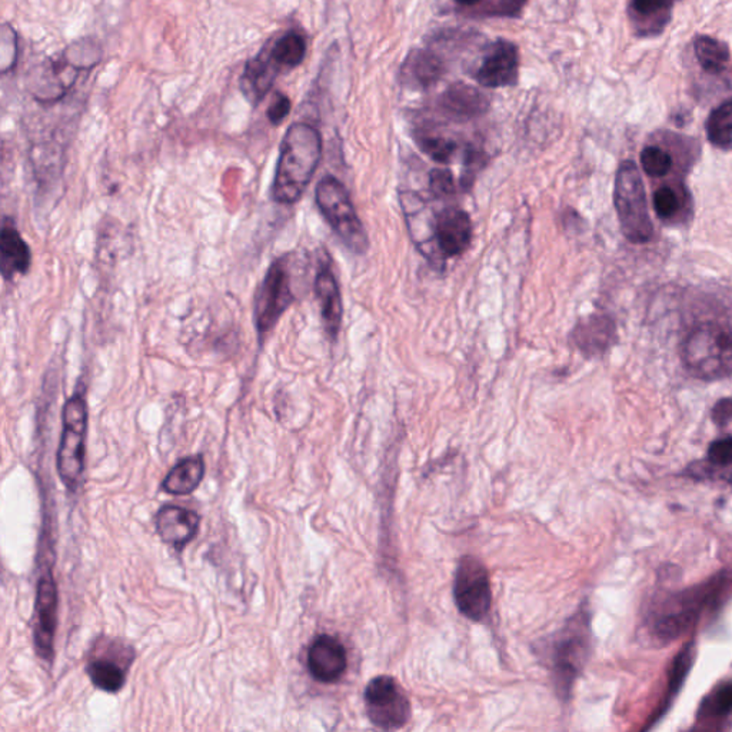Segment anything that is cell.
<instances>
[{
    "label": "cell",
    "mask_w": 732,
    "mask_h": 732,
    "mask_svg": "<svg viewBox=\"0 0 732 732\" xmlns=\"http://www.w3.org/2000/svg\"><path fill=\"white\" fill-rule=\"evenodd\" d=\"M205 475V463L202 456H189L172 468L165 478L162 489L171 495L192 494L200 487Z\"/></svg>",
    "instance_id": "obj_22"
},
{
    "label": "cell",
    "mask_w": 732,
    "mask_h": 732,
    "mask_svg": "<svg viewBox=\"0 0 732 732\" xmlns=\"http://www.w3.org/2000/svg\"><path fill=\"white\" fill-rule=\"evenodd\" d=\"M707 135L710 142L719 148L732 145V99L719 105L707 121Z\"/></svg>",
    "instance_id": "obj_27"
},
{
    "label": "cell",
    "mask_w": 732,
    "mask_h": 732,
    "mask_svg": "<svg viewBox=\"0 0 732 732\" xmlns=\"http://www.w3.org/2000/svg\"><path fill=\"white\" fill-rule=\"evenodd\" d=\"M518 72V47L506 40H498L481 64L477 79L481 85L494 89L516 83Z\"/></svg>",
    "instance_id": "obj_14"
},
{
    "label": "cell",
    "mask_w": 732,
    "mask_h": 732,
    "mask_svg": "<svg viewBox=\"0 0 732 732\" xmlns=\"http://www.w3.org/2000/svg\"><path fill=\"white\" fill-rule=\"evenodd\" d=\"M404 72L406 79L418 88H430L442 78L445 72L441 57L430 50H415L409 55Z\"/></svg>",
    "instance_id": "obj_23"
},
{
    "label": "cell",
    "mask_w": 732,
    "mask_h": 732,
    "mask_svg": "<svg viewBox=\"0 0 732 732\" xmlns=\"http://www.w3.org/2000/svg\"><path fill=\"white\" fill-rule=\"evenodd\" d=\"M442 111L456 121H470L489 109L487 95L466 83H455L445 90L439 100Z\"/></svg>",
    "instance_id": "obj_19"
},
{
    "label": "cell",
    "mask_w": 732,
    "mask_h": 732,
    "mask_svg": "<svg viewBox=\"0 0 732 732\" xmlns=\"http://www.w3.org/2000/svg\"><path fill=\"white\" fill-rule=\"evenodd\" d=\"M694 660H695V643L691 641V643H686L685 647L679 651L678 655L674 658L671 671H669L668 691H667L662 707L660 708V711H658L655 719H661L665 711L671 707L672 701L678 695L679 690L683 688L686 677H688L691 668H693Z\"/></svg>",
    "instance_id": "obj_24"
},
{
    "label": "cell",
    "mask_w": 732,
    "mask_h": 732,
    "mask_svg": "<svg viewBox=\"0 0 732 732\" xmlns=\"http://www.w3.org/2000/svg\"><path fill=\"white\" fill-rule=\"evenodd\" d=\"M472 235L471 217L461 208H444L435 217L434 239L442 260L463 255Z\"/></svg>",
    "instance_id": "obj_12"
},
{
    "label": "cell",
    "mask_w": 732,
    "mask_h": 732,
    "mask_svg": "<svg viewBox=\"0 0 732 732\" xmlns=\"http://www.w3.org/2000/svg\"><path fill=\"white\" fill-rule=\"evenodd\" d=\"M641 165L645 174L652 178H662L671 171L672 157L658 146H648L641 153Z\"/></svg>",
    "instance_id": "obj_30"
},
{
    "label": "cell",
    "mask_w": 732,
    "mask_h": 732,
    "mask_svg": "<svg viewBox=\"0 0 732 732\" xmlns=\"http://www.w3.org/2000/svg\"><path fill=\"white\" fill-rule=\"evenodd\" d=\"M200 515L178 505H165L157 515V531L165 544L182 551L196 537Z\"/></svg>",
    "instance_id": "obj_16"
},
{
    "label": "cell",
    "mask_w": 732,
    "mask_h": 732,
    "mask_svg": "<svg viewBox=\"0 0 732 732\" xmlns=\"http://www.w3.org/2000/svg\"><path fill=\"white\" fill-rule=\"evenodd\" d=\"M61 444L57 449V472L64 487L76 492L85 472V442L88 405L82 394H76L64 406Z\"/></svg>",
    "instance_id": "obj_4"
},
{
    "label": "cell",
    "mask_w": 732,
    "mask_h": 732,
    "mask_svg": "<svg viewBox=\"0 0 732 732\" xmlns=\"http://www.w3.org/2000/svg\"><path fill=\"white\" fill-rule=\"evenodd\" d=\"M732 420V399L726 398L715 404L712 409V421L719 427H726Z\"/></svg>",
    "instance_id": "obj_36"
},
{
    "label": "cell",
    "mask_w": 732,
    "mask_h": 732,
    "mask_svg": "<svg viewBox=\"0 0 732 732\" xmlns=\"http://www.w3.org/2000/svg\"><path fill=\"white\" fill-rule=\"evenodd\" d=\"M315 200L320 214L342 243L353 252L365 253L370 248V238L344 183L334 176H325L318 182Z\"/></svg>",
    "instance_id": "obj_3"
},
{
    "label": "cell",
    "mask_w": 732,
    "mask_h": 732,
    "mask_svg": "<svg viewBox=\"0 0 732 732\" xmlns=\"http://www.w3.org/2000/svg\"><path fill=\"white\" fill-rule=\"evenodd\" d=\"M416 143L423 153H427L428 157L438 164H448L458 149L454 140L442 136H418Z\"/></svg>",
    "instance_id": "obj_29"
},
{
    "label": "cell",
    "mask_w": 732,
    "mask_h": 732,
    "mask_svg": "<svg viewBox=\"0 0 732 732\" xmlns=\"http://www.w3.org/2000/svg\"><path fill=\"white\" fill-rule=\"evenodd\" d=\"M135 652L128 645L114 640H100L93 647L86 671L93 685L105 693H118L126 681L129 665Z\"/></svg>",
    "instance_id": "obj_10"
},
{
    "label": "cell",
    "mask_w": 732,
    "mask_h": 732,
    "mask_svg": "<svg viewBox=\"0 0 732 732\" xmlns=\"http://www.w3.org/2000/svg\"><path fill=\"white\" fill-rule=\"evenodd\" d=\"M708 461L715 466H729L732 464V438L712 442L708 448Z\"/></svg>",
    "instance_id": "obj_34"
},
{
    "label": "cell",
    "mask_w": 732,
    "mask_h": 732,
    "mask_svg": "<svg viewBox=\"0 0 732 732\" xmlns=\"http://www.w3.org/2000/svg\"><path fill=\"white\" fill-rule=\"evenodd\" d=\"M615 328L609 318L592 315L581 320L573 332V342L587 356L600 355L611 346Z\"/></svg>",
    "instance_id": "obj_21"
},
{
    "label": "cell",
    "mask_w": 732,
    "mask_h": 732,
    "mask_svg": "<svg viewBox=\"0 0 732 732\" xmlns=\"http://www.w3.org/2000/svg\"><path fill=\"white\" fill-rule=\"evenodd\" d=\"M267 47L281 71L296 68L298 64H302L306 55L305 39L298 32L285 33L284 36L274 40L270 47L269 45Z\"/></svg>",
    "instance_id": "obj_25"
},
{
    "label": "cell",
    "mask_w": 732,
    "mask_h": 732,
    "mask_svg": "<svg viewBox=\"0 0 732 732\" xmlns=\"http://www.w3.org/2000/svg\"><path fill=\"white\" fill-rule=\"evenodd\" d=\"M654 208L658 217L662 219L674 217L679 208V200L676 192L668 186L658 189L654 195Z\"/></svg>",
    "instance_id": "obj_33"
},
{
    "label": "cell",
    "mask_w": 732,
    "mask_h": 732,
    "mask_svg": "<svg viewBox=\"0 0 732 732\" xmlns=\"http://www.w3.org/2000/svg\"><path fill=\"white\" fill-rule=\"evenodd\" d=\"M614 200L624 236L629 243H648L654 228L640 171L631 160L622 162L617 172Z\"/></svg>",
    "instance_id": "obj_2"
},
{
    "label": "cell",
    "mask_w": 732,
    "mask_h": 732,
    "mask_svg": "<svg viewBox=\"0 0 732 732\" xmlns=\"http://www.w3.org/2000/svg\"><path fill=\"white\" fill-rule=\"evenodd\" d=\"M430 189L437 198H449L455 193V181L449 169H432L430 174Z\"/></svg>",
    "instance_id": "obj_32"
},
{
    "label": "cell",
    "mask_w": 732,
    "mask_h": 732,
    "mask_svg": "<svg viewBox=\"0 0 732 732\" xmlns=\"http://www.w3.org/2000/svg\"><path fill=\"white\" fill-rule=\"evenodd\" d=\"M57 617V591L54 576L43 574L36 591L35 645L45 661L54 657L55 629Z\"/></svg>",
    "instance_id": "obj_13"
},
{
    "label": "cell",
    "mask_w": 732,
    "mask_h": 732,
    "mask_svg": "<svg viewBox=\"0 0 732 732\" xmlns=\"http://www.w3.org/2000/svg\"><path fill=\"white\" fill-rule=\"evenodd\" d=\"M289 112H291V100L282 93H277L274 102L268 109V118H269L270 123L279 124L286 119Z\"/></svg>",
    "instance_id": "obj_35"
},
{
    "label": "cell",
    "mask_w": 732,
    "mask_h": 732,
    "mask_svg": "<svg viewBox=\"0 0 732 732\" xmlns=\"http://www.w3.org/2000/svg\"><path fill=\"white\" fill-rule=\"evenodd\" d=\"M32 262V253L13 222L4 217L0 234V272L4 281L26 274Z\"/></svg>",
    "instance_id": "obj_18"
},
{
    "label": "cell",
    "mask_w": 732,
    "mask_h": 732,
    "mask_svg": "<svg viewBox=\"0 0 732 732\" xmlns=\"http://www.w3.org/2000/svg\"><path fill=\"white\" fill-rule=\"evenodd\" d=\"M732 712V683L717 686L704 698L698 710V719H719Z\"/></svg>",
    "instance_id": "obj_28"
},
{
    "label": "cell",
    "mask_w": 732,
    "mask_h": 732,
    "mask_svg": "<svg viewBox=\"0 0 732 732\" xmlns=\"http://www.w3.org/2000/svg\"><path fill=\"white\" fill-rule=\"evenodd\" d=\"M348 665L345 647L331 635L315 638L308 651V668L311 676L319 683L332 684L338 681Z\"/></svg>",
    "instance_id": "obj_15"
},
{
    "label": "cell",
    "mask_w": 732,
    "mask_h": 732,
    "mask_svg": "<svg viewBox=\"0 0 732 732\" xmlns=\"http://www.w3.org/2000/svg\"><path fill=\"white\" fill-rule=\"evenodd\" d=\"M456 4H463V6H473V4H478L481 0H455Z\"/></svg>",
    "instance_id": "obj_37"
},
{
    "label": "cell",
    "mask_w": 732,
    "mask_h": 732,
    "mask_svg": "<svg viewBox=\"0 0 732 732\" xmlns=\"http://www.w3.org/2000/svg\"><path fill=\"white\" fill-rule=\"evenodd\" d=\"M322 157V138L308 123H294L285 133L272 196L281 205L299 202Z\"/></svg>",
    "instance_id": "obj_1"
},
{
    "label": "cell",
    "mask_w": 732,
    "mask_h": 732,
    "mask_svg": "<svg viewBox=\"0 0 732 732\" xmlns=\"http://www.w3.org/2000/svg\"><path fill=\"white\" fill-rule=\"evenodd\" d=\"M694 50H695L701 68L712 75H719L728 64V47L726 43L719 42L710 36H698L694 43Z\"/></svg>",
    "instance_id": "obj_26"
},
{
    "label": "cell",
    "mask_w": 732,
    "mask_h": 732,
    "mask_svg": "<svg viewBox=\"0 0 732 732\" xmlns=\"http://www.w3.org/2000/svg\"><path fill=\"white\" fill-rule=\"evenodd\" d=\"M715 590L714 583L700 587L695 592L681 595L674 607H668L667 612L655 621L654 634L662 643L677 640L695 624L701 609L711 597Z\"/></svg>",
    "instance_id": "obj_11"
},
{
    "label": "cell",
    "mask_w": 732,
    "mask_h": 732,
    "mask_svg": "<svg viewBox=\"0 0 732 732\" xmlns=\"http://www.w3.org/2000/svg\"><path fill=\"white\" fill-rule=\"evenodd\" d=\"M368 719L380 729L402 728L411 719V702L392 677L373 678L365 690Z\"/></svg>",
    "instance_id": "obj_8"
},
{
    "label": "cell",
    "mask_w": 732,
    "mask_h": 732,
    "mask_svg": "<svg viewBox=\"0 0 732 732\" xmlns=\"http://www.w3.org/2000/svg\"><path fill=\"white\" fill-rule=\"evenodd\" d=\"M279 72L281 69L274 61L269 49L268 47H263L258 56L248 62L243 78H241V85H243L246 98L252 104H258L269 92Z\"/></svg>",
    "instance_id": "obj_20"
},
{
    "label": "cell",
    "mask_w": 732,
    "mask_h": 732,
    "mask_svg": "<svg viewBox=\"0 0 732 732\" xmlns=\"http://www.w3.org/2000/svg\"><path fill=\"white\" fill-rule=\"evenodd\" d=\"M674 0H631V11L643 19L661 18L669 14Z\"/></svg>",
    "instance_id": "obj_31"
},
{
    "label": "cell",
    "mask_w": 732,
    "mask_h": 732,
    "mask_svg": "<svg viewBox=\"0 0 732 732\" xmlns=\"http://www.w3.org/2000/svg\"><path fill=\"white\" fill-rule=\"evenodd\" d=\"M288 256L270 263L253 302V320L260 335L269 332L294 302Z\"/></svg>",
    "instance_id": "obj_6"
},
{
    "label": "cell",
    "mask_w": 732,
    "mask_h": 732,
    "mask_svg": "<svg viewBox=\"0 0 732 732\" xmlns=\"http://www.w3.org/2000/svg\"><path fill=\"white\" fill-rule=\"evenodd\" d=\"M590 654V626L585 614L576 615L564 628L554 645V676L557 690L562 697H568L569 691L580 676Z\"/></svg>",
    "instance_id": "obj_7"
},
{
    "label": "cell",
    "mask_w": 732,
    "mask_h": 732,
    "mask_svg": "<svg viewBox=\"0 0 732 732\" xmlns=\"http://www.w3.org/2000/svg\"><path fill=\"white\" fill-rule=\"evenodd\" d=\"M454 597L459 611L471 621H484L492 604L489 575L480 559L465 557L459 564L454 583Z\"/></svg>",
    "instance_id": "obj_9"
},
{
    "label": "cell",
    "mask_w": 732,
    "mask_h": 732,
    "mask_svg": "<svg viewBox=\"0 0 732 732\" xmlns=\"http://www.w3.org/2000/svg\"><path fill=\"white\" fill-rule=\"evenodd\" d=\"M684 363L691 375L714 380L732 372V335L714 325L697 328L683 349Z\"/></svg>",
    "instance_id": "obj_5"
},
{
    "label": "cell",
    "mask_w": 732,
    "mask_h": 732,
    "mask_svg": "<svg viewBox=\"0 0 732 732\" xmlns=\"http://www.w3.org/2000/svg\"><path fill=\"white\" fill-rule=\"evenodd\" d=\"M315 294L319 302L325 332H327L328 338L335 341L341 331L344 306H342L338 282L328 265L320 267L318 270L317 277H315Z\"/></svg>",
    "instance_id": "obj_17"
}]
</instances>
